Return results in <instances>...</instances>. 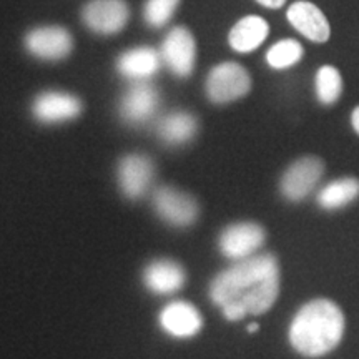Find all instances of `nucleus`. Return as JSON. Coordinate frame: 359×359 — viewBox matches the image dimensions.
<instances>
[{
    "label": "nucleus",
    "instance_id": "obj_12",
    "mask_svg": "<svg viewBox=\"0 0 359 359\" xmlns=\"http://www.w3.org/2000/svg\"><path fill=\"white\" fill-rule=\"evenodd\" d=\"M32 110L39 122L62 123L80 115L82 102L65 92H43L35 98Z\"/></svg>",
    "mask_w": 359,
    "mask_h": 359
},
{
    "label": "nucleus",
    "instance_id": "obj_23",
    "mask_svg": "<svg viewBox=\"0 0 359 359\" xmlns=\"http://www.w3.org/2000/svg\"><path fill=\"white\" fill-rule=\"evenodd\" d=\"M258 4H262L263 7H268V8H281L285 6L286 0H257Z\"/></svg>",
    "mask_w": 359,
    "mask_h": 359
},
{
    "label": "nucleus",
    "instance_id": "obj_21",
    "mask_svg": "<svg viewBox=\"0 0 359 359\" xmlns=\"http://www.w3.org/2000/svg\"><path fill=\"white\" fill-rule=\"evenodd\" d=\"M343 93V79L333 65H323L316 72V97L323 105H334Z\"/></svg>",
    "mask_w": 359,
    "mask_h": 359
},
{
    "label": "nucleus",
    "instance_id": "obj_5",
    "mask_svg": "<svg viewBox=\"0 0 359 359\" xmlns=\"http://www.w3.org/2000/svg\"><path fill=\"white\" fill-rule=\"evenodd\" d=\"M161 60L177 77H190L196 62V43L190 30L185 27H173L160 50Z\"/></svg>",
    "mask_w": 359,
    "mask_h": 359
},
{
    "label": "nucleus",
    "instance_id": "obj_2",
    "mask_svg": "<svg viewBox=\"0 0 359 359\" xmlns=\"http://www.w3.org/2000/svg\"><path fill=\"white\" fill-rule=\"evenodd\" d=\"M344 333V316L333 302L314 299L296 313L290 326V343L308 358L325 356L338 346Z\"/></svg>",
    "mask_w": 359,
    "mask_h": 359
},
{
    "label": "nucleus",
    "instance_id": "obj_16",
    "mask_svg": "<svg viewBox=\"0 0 359 359\" xmlns=\"http://www.w3.org/2000/svg\"><path fill=\"white\" fill-rule=\"evenodd\" d=\"M143 283L155 294H173L185 285V271L172 259H155L143 271Z\"/></svg>",
    "mask_w": 359,
    "mask_h": 359
},
{
    "label": "nucleus",
    "instance_id": "obj_22",
    "mask_svg": "<svg viewBox=\"0 0 359 359\" xmlns=\"http://www.w3.org/2000/svg\"><path fill=\"white\" fill-rule=\"evenodd\" d=\"M180 0H147L143 7V17L150 27H163L168 24L177 11Z\"/></svg>",
    "mask_w": 359,
    "mask_h": 359
},
{
    "label": "nucleus",
    "instance_id": "obj_7",
    "mask_svg": "<svg viewBox=\"0 0 359 359\" xmlns=\"http://www.w3.org/2000/svg\"><path fill=\"white\" fill-rule=\"evenodd\" d=\"M264 243V230L257 223H235L224 228L219 235V250L226 258L241 262L262 248Z\"/></svg>",
    "mask_w": 359,
    "mask_h": 359
},
{
    "label": "nucleus",
    "instance_id": "obj_9",
    "mask_svg": "<svg viewBox=\"0 0 359 359\" xmlns=\"http://www.w3.org/2000/svg\"><path fill=\"white\" fill-rule=\"evenodd\" d=\"M25 47L43 60H62L74 48V40L64 27H39L25 37Z\"/></svg>",
    "mask_w": 359,
    "mask_h": 359
},
{
    "label": "nucleus",
    "instance_id": "obj_14",
    "mask_svg": "<svg viewBox=\"0 0 359 359\" xmlns=\"http://www.w3.org/2000/svg\"><path fill=\"white\" fill-rule=\"evenodd\" d=\"M201 314L195 306L185 302L170 303L160 313V326L163 331L173 338L185 339L198 334L201 330Z\"/></svg>",
    "mask_w": 359,
    "mask_h": 359
},
{
    "label": "nucleus",
    "instance_id": "obj_1",
    "mask_svg": "<svg viewBox=\"0 0 359 359\" xmlns=\"http://www.w3.org/2000/svg\"><path fill=\"white\" fill-rule=\"evenodd\" d=\"M280 291V268L273 255L262 253L231 264L210 286L213 303L226 320L236 321L246 314H263L273 306Z\"/></svg>",
    "mask_w": 359,
    "mask_h": 359
},
{
    "label": "nucleus",
    "instance_id": "obj_15",
    "mask_svg": "<svg viewBox=\"0 0 359 359\" xmlns=\"http://www.w3.org/2000/svg\"><path fill=\"white\" fill-rule=\"evenodd\" d=\"M161 55L155 48L137 47L123 52L116 60V70L125 79L133 82H147L151 79L161 67Z\"/></svg>",
    "mask_w": 359,
    "mask_h": 359
},
{
    "label": "nucleus",
    "instance_id": "obj_18",
    "mask_svg": "<svg viewBox=\"0 0 359 359\" xmlns=\"http://www.w3.org/2000/svg\"><path fill=\"white\" fill-rule=\"evenodd\" d=\"M196 118L187 111H173L156 123V133L167 145H183L196 133Z\"/></svg>",
    "mask_w": 359,
    "mask_h": 359
},
{
    "label": "nucleus",
    "instance_id": "obj_4",
    "mask_svg": "<svg viewBox=\"0 0 359 359\" xmlns=\"http://www.w3.org/2000/svg\"><path fill=\"white\" fill-rule=\"evenodd\" d=\"M323 173H325V163L318 156H303L296 160L286 170L280 182L283 196L290 201L304 200L318 185Z\"/></svg>",
    "mask_w": 359,
    "mask_h": 359
},
{
    "label": "nucleus",
    "instance_id": "obj_10",
    "mask_svg": "<svg viewBox=\"0 0 359 359\" xmlns=\"http://www.w3.org/2000/svg\"><path fill=\"white\" fill-rule=\"evenodd\" d=\"M154 163L145 155H127L120 160L116 177L120 190L130 200L142 198L154 180Z\"/></svg>",
    "mask_w": 359,
    "mask_h": 359
},
{
    "label": "nucleus",
    "instance_id": "obj_6",
    "mask_svg": "<svg viewBox=\"0 0 359 359\" xmlns=\"http://www.w3.org/2000/svg\"><path fill=\"white\" fill-rule=\"evenodd\" d=\"M154 208L165 223L187 228L198 218V205L187 193L172 187H161L154 195Z\"/></svg>",
    "mask_w": 359,
    "mask_h": 359
},
{
    "label": "nucleus",
    "instance_id": "obj_25",
    "mask_svg": "<svg viewBox=\"0 0 359 359\" xmlns=\"http://www.w3.org/2000/svg\"><path fill=\"white\" fill-rule=\"evenodd\" d=\"M257 330H258V325H250V326H248L250 333H255V331H257Z\"/></svg>",
    "mask_w": 359,
    "mask_h": 359
},
{
    "label": "nucleus",
    "instance_id": "obj_8",
    "mask_svg": "<svg viewBox=\"0 0 359 359\" xmlns=\"http://www.w3.org/2000/svg\"><path fill=\"white\" fill-rule=\"evenodd\" d=\"M130 17L125 0H92L82 11V20L92 32L111 35L127 25Z\"/></svg>",
    "mask_w": 359,
    "mask_h": 359
},
{
    "label": "nucleus",
    "instance_id": "obj_19",
    "mask_svg": "<svg viewBox=\"0 0 359 359\" xmlns=\"http://www.w3.org/2000/svg\"><path fill=\"white\" fill-rule=\"evenodd\" d=\"M359 196V180L356 178H339L327 183L318 193V205L325 210L343 208Z\"/></svg>",
    "mask_w": 359,
    "mask_h": 359
},
{
    "label": "nucleus",
    "instance_id": "obj_13",
    "mask_svg": "<svg viewBox=\"0 0 359 359\" xmlns=\"http://www.w3.org/2000/svg\"><path fill=\"white\" fill-rule=\"evenodd\" d=\"M288 22L303 37L316 43L327 42L331 27L326 15L311 2H294L286 12Z\"/></svg>",
    "mask_w": 359,
    "mask_h": 359
},
{
    "label": "nucleus",
    "instance_id": "obj_20",
    "mask_svg": "<svg viewBox=\"0 0 359 359\" xmlns=\"http://www.w3.org/2000/svg\"><path fill=\"white\" fill-rule=\"evenodd\" d=\"M303 58V45L298 40L283 39L266 52V62L271 69L286 70L294 67Z\"/></svg>",
    "mask_w": 359,
    "mask_h": 359
},
{
    "label": "nucleus",
    "instance_id": "obj_17",
    "mask_svg": "<svg viewBox=\"0 0 359 359\" xmlns=\"http://www.w3.org/2000/svg\"><path fill=\"white\" fill-rule=\"evenodd\" d=\"M269 34V25L263 17L258 15H248L230 30L228 35V42L230 47L235 52L240 53H250L262 45L266 40Z\"/></svg>",
    "mask_w": 359,
    "mask_h": 359
},
{
    "label": "nucleus",
    "instance_id": "obj_11",
    "mask_svg": "<svg viewBox=\"0 0 359 359\" xmlns=\"http://www.w3.org/2000/svg\"><path fill=\"white\" fill-rule=\"evenodd\" d=\"M158 103V90L154 85L135 82L120 102V115L130 125H142L155 115Z\"/></svg>",
    "mask_w": 359,
    "mask_h": 359
},
{
    "label": "nucleus",
    "instance_id": "obj_3",
    "mask_svg": "<svg viewBox=\"0 0 359 359\" xmlns=\"http://www.w3.org/2000/svg\"><path fill=\"white\" fill-rule=\"evenodd\" d=\"M251 88V77L245 67L235 62L218 64L206 77V95L213 103L235 102L245 97Z\"/></svg>",
    "mask_w": 359,
    "mask_h": 359
},
{
    "label": "nucleus",
    "instance_id": "obj_24",
    "mask_svg": "<svg viewBox=\"0 0 359 359\" xmlns=\"http://www.w3.org/2000/svg\"><path fill=\"white\" fill-rule=\"evenodd\" d=\"M351 123H353L354 132H356V133L359 135V105L356 107V109L353 110V115H351Z\"/></svg>",
    "mask_w": 359,
    "mask_h": 359
}]
</instances>
